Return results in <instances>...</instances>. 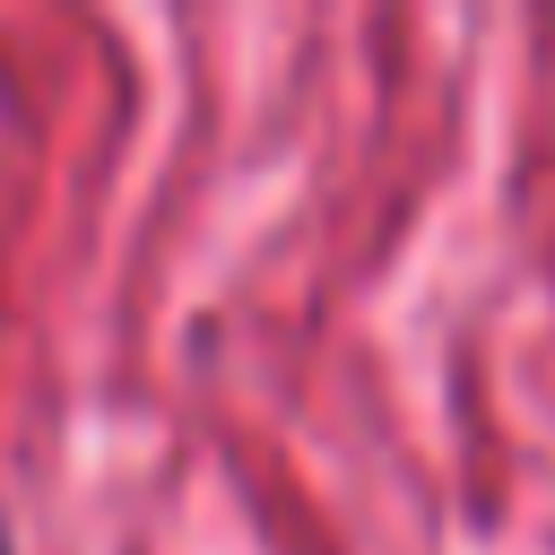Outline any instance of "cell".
<instances>
[{
    "label": "cell",
    "instance_id": "6da1fadb",
    "mask_svg": "<svg viewBox=\"0 0 555 555\" xmlns=\"http://www.w3.org/2000/svg\"><path fill=\"white\" fill-rule=\"evenodd\" d=\"M0 555H9V529H0Z\"/></svg>",
    "mask_w": 555,
    "mask_h": 555
}]
</instances>
